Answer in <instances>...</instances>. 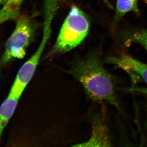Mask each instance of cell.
<instances>
[{"label": "cell", "instance_id": "obj_1", "mask_svg": "<svg viewBox=\"0 0 147 147\" xmlns=\"http://www.w3.org/2000/svg\"><path fill=\"white\" fill-rule=\"evenodd\" d=\"M70 73L81 83L92 100L106 101L121 112L115 91V79L103 66L98 53H92L77 61Z\"/></svg>", "mask_w": 147, "mask_h": 147}, {"label": "cell", "instance_id": "obj_2", "mask_svg": "<svg viewBox=\"0 0 147 147\" xmlns=\"http://www.w3.org/2000/svg\"><path fill=\"white\" fill-rule=\"evenodd\" d=\"M90 23L81 9L72 6L59 33L51 54L66 53L80 45L88 35Z\"/></svg>", "mask_w": 147, "mask_h": 147}, {"label": "cell", "instance_id": "obj_3", "mask_svg": "<svg viewBox=\"0 0 147 147\" xmlns=\"http://www.w3.org/2000/svg\"><path fill=\"white\" fill-rule=\"evenodd\" d=\"M33 33V27L28 18L24 17L18 19L6 43L4 53L0 60L1 67L12 59H22L25 57Z\"/></svg>", "mask_w": 147, "mask_h": 147}, {"label": "cell", "instance_id": "obj_4", "mask_svg": "<svg viewBox=\"0 0 147 147\" xmlns=\"http://www.w3.org/2000/svg\"><path fill=\"white\" fill-rule=\"evenodd\" d=\"M42 52L37 50L21 66L11 88L9 93L21 96L30 82L41 58Z\"/></svg>", "mask_w": 147, "mask_h": 147}, {"label": "cell", "instance_id": "obj_5", "mask_svg": "<svg viewBox=\"0 0 147 147\" xmlns=\"http://www.w3.org/2000/svg\"><path fill=\"white\" fill-rule=\"evenodd\" d=\"M106 63L115 65L116 68L123 69L131 76L137 75L147 85V64L137 60L129 55L122 54L119 57H108Z\"/></svg>", "mask_w": 147, "mask_h": 147}, {"label": "cell", "instance_id": "obj_6", "mask_svg": "<svg viewBox=\"0 0 147 147\" xmlns=\"http://www.w3.org/2000/svg\"><path fill=\"white\" fill-rule=\"evenodd\" d=\"M76 146L110 147L112 142L109 137L108 128L102 121H94L93 124L92 132L88 141Z\"/></svg>", "mask_w": 147, "mask_h": 147}, {"label": "cell", "instance_id": "obj_7", "mask_svg": "<svg viewBox=\"0 0 147 147\" xmlns=\"http://www.w3.org/2000/svg\"><path fill=\"white\" fill-rule=\"evenodd\" d=\"M21 96L9 93L0 106V140L3 131L13 115Z\"/></svg>", "mask_w": 147, "mask_h": 147}, {"label": "cell", "instance_id": "obj_8", "mask_svg": "<svg viewBox=\"0 0 147 147\" xmlns=\"http://www.w3.org/2000/svg\"><path fill=\"white\" fill-rule=\"evenodd\" d=\"M133 11L139 14L137 0H117L114 21L118 22L126 13Z\"/></svg>", "mask_w": 147, "mask_h": 147}, {"label": "cell", "instance_id": "obj_9", "mask_svg": "<svg viewBox=\"0 0 147 147\" xmlns=\"http://www.w3.org/2000/svg\"><path fill=\"white\" fill-rule=\"evenodd\" d=\"M124 36L126 43H138L144 47L147 51V30H136L127 32Z\"/></svg>", "mask_w": 147, "mask_h": 147}, {"label": "cell", "instance_id": "obj_10", "mask_svg": "<svg viewBox=\"0 0 147 147\" xmlns=\"http://www.w3.org/2000/svg\"><path fill=\"white\" fill-rule=\"evenodd\" d=\"M24 0H8L7 5L11 9L18 10L20 9L22 3Z\"/></svg>", "mask_w": 147, "mask_h": 147}, {"label": "cell", "instance_id": "obj_11", "mask_svg": "<svg viewBox=\"0 0 147 147\" xmlns=\"http://www.w3.org/2000/svg\"><path fill=\"white\" fill-rule=\"evenodd\" d=\"M127 90L130 92L140 93L147 96V88L145 87L132 86L127 89Z\"/></svg>", "mask_w": 147, "mask_h": 147}, {"label": "cell", "instance_id": "obj_12", "mask_svg": "<svg viewBox=\"0 0 147 147\" xmlns=\"http://www.w3.org/2000/svg\"><path fill=\"white\" fill-rule=\"evenodd\" d=\"M103 1H104V2L108 6V7H110V8H113V6L111 5L110 3L109 2L108 0H103Z\"/></svg>", "mask_w": 147, "mask_h": 147}, {"label": "cell", "instance_id": "obj_13", "mask_svg": "<svg viewBox=\"0 0 147 147\" xmlns=\"http://www.w3.org/2000/svg\"><path fill=\"white\" fill-rule=\"evenodd\" d=\"M7 1V0H0V5H4Z\"/></svg>", "mask_w": 147, "mask_h": 147}, {"label": "cell", "instance_id": "obj_14", "mask_svg": "<svg viewBox=\"0 0 147 147\" xmlns=\"http://www.w3.org/2000/svg\"><path fill=\"white\" fill-rule=\"evenodd\" d=\"M146 128L147 129V121L146 123Z\"/></svg>", "mask_w": 147, "mask_h": 147}, {"label": "cell", "instance_id": "obj_15", "mask_svg": "<svg viewBox=\"0 0 147 147\" xmlns=\"http://www.w3.org/2000/svg\"><path fill=\"white\" fill-rule=\"evenodd\" d=\"M144 1H145L147 3V0H144Z\"/></svg>", "mask_w": 147, "mask_h": 147}, {"label": "cell", "instance_id": "obj_16", "mask_svg": "<svg viewBox=\"0 0 147 147\" xmlns=\"http://www.w3.org/2000/svg\"><path fill=\"white\" fill-rule=\"evenodd\" d=\"M1 66H0V69H1Z\"/></svg>", "mask_w": 147, "mask_h": 147}]
</instances>
